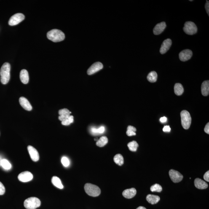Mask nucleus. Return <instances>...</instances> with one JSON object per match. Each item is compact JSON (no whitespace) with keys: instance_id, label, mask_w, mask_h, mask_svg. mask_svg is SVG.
Returning <instances> with one entry per match:
<instances>
[{"instance_id":"nucleus-23","label":"nucleus","mask_w":209,"mask_h":209,"mask_svg":"<svg viewBox=\"0 0 209 209\" xmlns=\"http://www.w3.org/2000/svg\"><path fill=\"white\" fill-rule=\"evenodd\" d=\"M157 73L156 72L152 71L148 74L147 78L150 82L154 83L157 81Z\"/></svg>"},{"instance_id":"nucleus-12","label":"nucleus","mask_w":209,"mask_h":209,"mask_svg":"<svg viewBox=\"0 0 209 209\" xmlns=\"http://www.w3.org/2000/svg\"><path fill=\"white\" fill-rule=\"evenodd\" d=\"M28 150L29 154L32 160L34 162H37L39 159V154L37 150L31 146H28Z\"/></svg>"},{"instance_id":"nucleus-24","label":"nucleus","mask_w":209,"mask_h":209,"mask_svg":"<svg viewBox=\"0 0 209 209\" xmlns=\"http://www.w3.org/2000/svg\"><path fill=\"white\" fill-rule=\"evenodd\" d=\"M114 160L116 164L119 166L122 165L124 164V158L120 154H116L114 158Z\"/></svg>"},{"instance_id":"nucleus-15","label":"nucleus","mask_w":209,"mask_h":209,"mask_svg":"<svg viewBox=\"0 0 209 209\" xmlns=\"http://www.w3.org/2000/svg\"><path fill=\"white\" fill-rule=\"evenodd\" d=\"M137 191L134 188L125 190L122 192V195L127 199L132 198L136 195Z\"/></svg>"},{"instance_id":"nucleus-21","label":"nucleus","mask_w":209,"mask_h":209,"mask_svg":"<svg viewBox=\"0 0 209 209\" xmlns=\"http://www.w3.org/2000/svg\"><path fill=\"white\" fill-rule=\"evenodd\" d=\"M52 183L56 187L60 189H63L64 186L62 184L61 180L57 176H54L52 178Z\"/></svg>"},{"instance_id":"nucleus-27","label":"nucleus","mask_w":209,"mask_h":209,"mask_svg":"<svg viewBox=\"0 0 209 209\" xmlns=\"http://www.w3.org/2000/svg\"><path fill=\"white\" fill-rule=\"evenodd\" d=\"M129 150L132 151H136L139 146V145L136 141H132L129 143L127 145Z\"/></svg>"},{"instance_id":"nucleus-25","label":"nucleus","mask_w":209,"mask_h":209,"mask_svg":"<svg viewBox=\"0 0 209 209\" xmlns=\"http://www.w3.org/2000/svg\"><path fill=\"white\" fill-rule=\"evenodd\" d=\"M108 142L107 138L105 136H103L100 138V139L97 141L96 145L97 146L102 147L105 146Z\"/></svg>"},{"instance_id":"nucleus-5","label":"nucleus","mask_w":209,"mask_h":209,"mask_svg":"<svg viewBox=\"0 0 209 209\" xmlns=\"http://www.w3.org/2000/svg\"><path fill=\"white\" fill-rule=\"evenodd\" d=\"M182 125L185 130H188L190 127L191 117L190 113L186 110H183L181 113Z\"/></svg>"},{"instance_id":"nucleus-14","label":"nucleus","mask_w":209,"mask_h":209,"mask_svg":"<svg viewBox=\"0 0 209 209\" xmlns=\"http://www.w3.org/2000/svg\"><path fill=\"white\" fill-rule=\"evenodd\" d=\"M166 27V24L165 22L158 23L154 27L153 31L155 35H159L162 33Z\"/></svg>"},{"instance_id":"nucleus-6","label":"nucleus","mask_w":209,"mask_h":209,"mask_svg":"<svg viewBox=\"0 0 209 209\" xmlns=\"http://www.w3.org/2000/svg\"><path fill=\"white\" fill-rule=\"evenodd\" d=\"M183 31L186 34L193 35L197 32V28L195 24L191 21H187L184 24Z\"/></svg>"},{"instance_id":"nucleus-10","label":"nucleus","mask_w":209,"mask_h":209,"mask_svg":"<svg viewBox=\"0 0 209 209\" xmlns=\"http://www.w3.org/2000/svg\"><path fill=\"white\" fill-rule=\"evenodd\" d=\"M103 68L102 64L100 62H97L92 64L91 66L88 69L87 71V74L89 75L93 74L102 69Z\"/></svg>"},{"instance_id":"nucleus-22","label":"nucleus","mask_w":209,"mask_h":209,"mask_svg":"<svg viewBox=\"0 0 209 209\" xmlns=\"http://www.w3.org/2000/svg\"><path fill=\"white\" fill-rule=\"evenodd\" d=\"M184 90L183 87L181 83H177L174 86V92L177 95L180 96L183 93Z\"/></svg>"},{"instance_id":"nucleus-1","label":"nucleus","mask_w":209,"mask_h":209,"mask_svg":"<svg viewBox=\"0 0 209 209\" xmlns=\"http://www.w3.org/2000/svg\"><path fill=\"white\" fill-rule=\"evenodd\" d=\"M11 65L9 63L4 64L0 70L1 81L2 83L6 84L9 82L10 79Z\"/></svg>"},{"instance_id":"nucleus-32","label":"nucleus","mask_w":209,"mask_h":209,"mask_svg":"<svg viewBox=\"0 0 209 209\" xmlns=\"http://www.w3.org/2000/svg\"><path fill=\"white\" fill-rule=\"evenodd\" d=\"M61 163L64 166L68 167L70 164V161L68 158L64 157L62 158Z\"/></svg>"},{"instance_id":"nucleus-31","label":"nucleus","mask_w":209,"mask_h":209,"mask_svg":"<svg viewBox=\"0 0 209 209\" xmlns=\"http://www.w3.org/2000/svg\"><path fill=\"white\" fill-rule=\"evenodd\" d=\"M71 113V112H70L69 110L67 109V108H64V109L60 110L59 111V114L60 116L70 115Z\"/></svg>"},{"instance_id":"nucleus-33","label":"nucleus","mask_w":209,"mask_h":209,"mask_svg":"<svg viewBox=\"0 0 209 209\" xmlns=\"http://www.w3.org/2000/svg\"><path fill=\"white\" fill-rule=\"evenodd\" d=\"M5 192V188L2 183L0 182V195H3Z\"/></svg>"},{"instance_id":"nucleus-28","label":"nucleus","mask_w":209,"mask_h":209,"mask_svg":"<svg viewBox=\"0 0 209 209\" xmlns=\"http://www.w3.org/2000/svg\"><path fill=\"white\" fill-rule=\"evenodd\" d=\"M136 131V129L135 127L132 126H129L127 128L126 134L129 136H132V135H136L135 132Z\"/></svg>"},{"instance_id":"nucleus-8","label":"nucleus","mask_w":209,"mask_h":209,"mask_svg":"<svg viewBox=\"0 0 209 209\" xmlns=\"http://www.w3.org/2000/svg\"><path fill=\"white\" fill-rule=\"evenodd\" d=\"M171 179L174 183H178L182 181L183 176L180 172L171 169L169 172Z\"/></svg>"},{"instance_id":"nucleus-37","label":"nucleus","mask_w":209,"mask_h":209,"mask_svg":"<svg viewBox=\"0 0 209 209\" xmlns=\"http://www.w3.org/2000/svg\"><path fill=\"white\" fill-rule=\"evenodd\" d=\"M205 9L206 10L207 12V14H208V15H209V1H207V2L206 3L205 6Z\"/></svg>"},{"instance_id":"nucleus-16","label":"nucleus","mask_w":209,"mask_h":209,"mask_svg":"<svg viewBox=\"0 0 209 209\" xmlns=\"http://www.w3.org/2000/svg\"><path fill=\"white\" fill-rule=\"evenodd\" d=\"M19 102H20L21 105L26 111H31L32 109V107L30 104L29 102L25 97H20L19 99Z\"/></svg>"},{"instance_id":"nucleus-38","label":"nucleus","mask_w":209,"mask_h":209,"mask_svg":"<svg viewBox=\"0 0 209 209\" xmlns=\"http://www.w3.org/2000/svg\"><path fill=\"white\" fill-rule=\"evenodd\" d=\"M204 131L206 132V133L209 134V122L207 124V125H206L204 129Z\"/></svg>"},{"instance_id":"nucleus-2","label":"nucleus","mask_w":209,"mask_h":209,"mask_svg":"<svg viewBox=\"0 0 209 209\" xmlns=\"http://www.w3.org/2000/svg\"><path fill=\"white\" fill-rule=\"evenodd\" d=\"M48 39L54 42H59L65 39V35L63 31L57 29L50 30L47 33Z\"/></svg>"},{"instance_id":"nucleus-11","label":"nucleus","mask_w":209,"mask_h":209,"mask_svg":"<svg viewBox=\"0 0 209 209\" xmlns=\"http://www.w3.org/2000/svg\"><path fill=\"white\" fill-rule=\"evenodd\" d=\"M192 55V51L189 49H186L180 53L179 57L180 60L182 61H187L191 58Z\"/></svg>"},{"instance_id":"nucleus-39","label":"nucleus","mask_w":209,"mask_h":209,"mask_svg":"<svg viewBox=\"0 0 209 209\" xmlns=\"http://www.w3.org/2000/svg\"><path fill=\"white\" fill-rule=\"evenodd\" d=\"M167 118L165 117H161L160 119V121L162 123H165L167 122Z\"/></svg>"},{"instance_id":"nucleus-7","label":"nucleus","mask_w":209,"mask_h":209,"mask_svg":"<svg viewBox=\"0 0 209 209\" xmlns=\"http://www.w3.org/2000/svg\"><path fill=\"white\" fill-rule=\"evenodd\" d=\"M25 18V16L23 14L17 13L14 14L9 19V25L12 26H15L23 21Z\"/></svg>"},{"instance_id":"nucleus-17","label":"nucleus","mask_w":209,"mask_h":209,"mask_svg":"<svg viewBox=\"0 0 209 209\" xmlns=\"http://www.w3.org/2000/svg\"><path fill=\"white\" fill-rule=\"evenodd\" d=\"M194 185L196 188L200 189H207L208 184L205 181L199 178H196L194 181Z\"/></svg>"},{"instance_id":"nucleus-36","label":"nucleus","mask_w":209,"mask_h":209,"mask_svg":"<svg viewBox=\"0 0 209 209\" xmlns=\"http://www.w3.org/2000/svg\"><path fill=\"white\" fill-rule=\"evenodd\" d=\"M163 131L165 132H170L171 131V128L169 126H165L164 127L163 129Z\"/></svg>"},{"instance_id":"nucleus-4","label":"nucleus","mask_w":209,"mask_h":209,"mask_svg":"<svg viewBox=\"0 0 209 209\" xmlns=\"http://www.w3.org/2000/svg\"><path fill=\"white\" fill-rule=\"evenodd\" d=\"M24 205L27 209H36L40 207L41 202L37 197H30L25 201Z\"/></svg>"},{"instance_id":"nucleus-34","label":"nucleus","mask_w":209,"mask_h":209,"mask_svg":"<svg viewBox=\"0 0 209 209\" xmlns=\"http://www.w3.org/2000/svg\"><path fill=\"white\" fill-rule=\"evenodd\" d=\"M105 130V127L103 126H102L99 128L97 129V132L98 134H103Z\"/></svg>"},{"instance_id":"nucleus-40","label":"nucleus","mask_w":209,"mask_h":209,"mask_svg":"<svg viewBox=\"0 0 209 209\" xmlns=\"http://www.w3.org/2000/svg\"><path fill=\"white\" fill-rule=\"evenodd\" d=\"M136 209H146L145 207H138Z\"/></svg>"},{"instance_id":"nucleus-19","label":"nucleus","mask_w":209,"mask_h":209,"mask_svg":"<svg viewBox=\"0 0 209 209\" xmlns=\"http://www.w3.org/2000/svg\"><path fill=\"white\" fill-rule=\"evenodd\" d=\"M201 90L202 95L204 96H207L209 93V81H205L202 83Z\"/></svg>"},{"instance_id":"nucleus-29","label":"nucleus","mask_w":209,"mask_h":209,"mask_svg":"<svg viewBox=\"0 0 209 209\" xmlns=\"http://www.w3.org/2000/svg\"><path fill=\"white\" fill-rule=\"evenodd\" d=\"M150 190L152 192H161L162 190V188L160 185L156 183L151 186Z\"/></svg>"},{"instance_id":"nucleus-30","label":"nucleus","mask_w":209,"mask_h":209,"mask_svg":"<svg viewBox=\"0 0 209 209\" xmlns=\"http://www.w3.org/2000/svg\"><path fill=\"white\" fill-rule=\"evenodd\" d=\"M73 122H74V117L73 116L70 115L68 119L62 121L61 123L63 125L68 126L71 123H72Z\"/></svg>"},{"instance_id":"nucleus-20","label":"nucleus","mask_w":209,"mask_h":209,"mask_svg":"<svg viewBox=\"0 0 209 209\" xmlns=\"http://www.w3.org/2000/svg\"><path fill=\"white\" fill-rule=\"evenodd\" d=\"M146 199L149 203L152 205H154L159 202V201L160 200V197L158 196L153 195V194H148L146 196Z\"/></svg>"},{"instance_id":"nucleus-35","label":"nucleus","mask_w":209,"mask_h":209,"mask_svg":"<svg viewBox=\"0 0 209 209\" xmlns=\"http://www.w3.org/2000/svg\"><path fill=\"white\" fill-rule=\"evenodd\" d=\"M204 179L207 182H209V171H208L207 172H206L205 174L204 175Z\"/></svg>"},{"instance_id":"nucleus-13","label":"nucleus","mask_w":209,"mask_h":209,"mask_svg":"<svg viewBox=\"0 0 209 209\" xmlns=\"http://www.w3.org/2000/svg\"><path fill=\"white\" fill-rule=\"evenodd\" d=\"M172 44L171 40L169 39H166L163 42L160 49V53L164 54L166 53L170 49Z\"/></svg>"},{"instance_id":"nucleus-3","label":"nucleus","mask_w":209,"mask_h":209,"mask_svg":"<svg viewBox=\"0 0 209 209\" xmlns=\"http://www.w3.org/2000/svg\"><path fill=\"white\" fill-rule=\"evenodd\" d=\"M85 192L89 196L92 197H97L101 193V190L96 185L90 183H87L84 187Z\"/></svg>"},{"instance_id":"nucleus-9","label":"nucleus","mask_w":209,"mask_h":209,"mask_svg":"<svg viewBox=\"0 0 209 209\" xmlns=\"http://www.w3.org/2000/svg\"><path fill=\"white\" fill-rule=\"evenodd\" d=\"M33 178L32 174L28 171L22 172L18 176L19 181L23 183L28 182L31 181Z\"/></svg>"},{"instance_id":"nucleus-18","label":"nucleus","mask_w":209,"mask_h":209,"mask_svg":"<svg viewBox=\"0 0 209 209\" xmlns=\"http://www.w3.org/2000/svg\"><path fill=\"white\" fill-rule=\"evenodd\" d=\"M20 78L21 81L23 84L28 83L29 80V77L28 72L26 69L22 70L20 73Z\"/></svg>"},{"instance_id":"nucleus-26","label":"nucleus","mask_w":209,"mask_h":209,"mask_svg":"<svg viewBox=\"0 0 209 209\" xmlns=\"http://www.w3.org/2000/svg\"><path fill=\"white\" fill-rule=\"evenodd\" d=\"M1 165L4 169L8 170L12 168V166L10 163L6 159H2L1 160Z\"/></svg>"}]
</instances>
